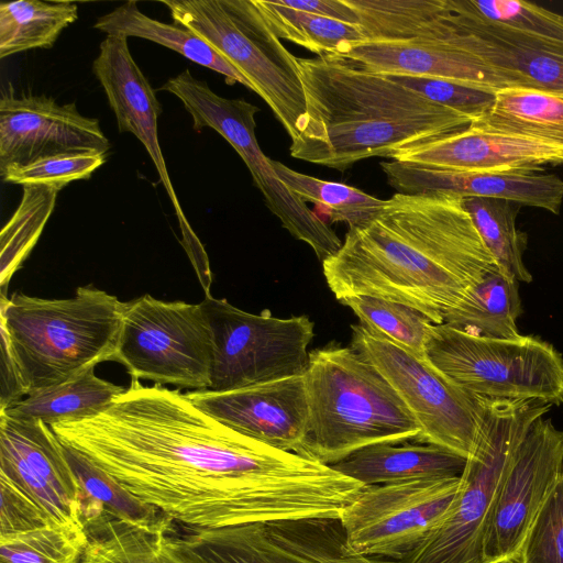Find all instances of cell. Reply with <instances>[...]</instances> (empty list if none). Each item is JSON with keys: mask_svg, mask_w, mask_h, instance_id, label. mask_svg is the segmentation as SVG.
Masks as SVG:
<instances>
[{"mask_svg": "<svg viewBox=\"0 0 563 563\" xmlns=\"http://www.w3.org/2000/svg\"><path fill=\"white\" fill-rule=\"evenodd\" d=\"M51 428L64 445L189 529L339 519L365 487L229 428L178 390L135 378L102 413Z\"/></svg>", "mask_w": 563, "mask_h": 563, "instance_id": "obj_1", "label": "cell"}, {"mask_svg": "<svg viewBox=\"0 0 563 563\" xmlns=\"http://www.w3.org/2000/svg\"><path fill=\"white\" fill-rule=\"evenodd\" d=\"M496 262L467 212L449 192L395 194L368 224L349 229L322 263L340 301L371 296L441 324Z\"/></svg>", "mask_w": 563, "mask_h": 563, "instance_id": "obj_2", "label": "cell"}, {"mask_svg": "<svg viewBox=\"0 0 563 563\" xmlns=\"http://www.w3.org/2000/svg\"><path fill=\"white\" fill-rule=\"evenodd\" d=\"M306 99L294 158L344 172L467 128V115L329 56L297 58Z\"/></svg>", "mask_w": 563, "mask_h": 563, "instance_id": "obj_3", "label": "cell"}, {"mask_svg": "<svg viewBox=\"0 0 563 563\" xmlns=\"http://www.w3.org/2000/svg\"><path fill=\"white\" fill-rule=\"evenodd\" d=\"M303 456L333 465L379 443L419 439L421 429L388 382L351 346L309 353Z\"/></svg>", "mask_w": 563, "mask_h": 563, "instance_id": "obj_4", "label": "cell"}, {"mask_svg": "<svg viewBox=\"0 0 563 563\" xmlns=\"http://www.w3.org/2000/svg\"><path fill=\"white\" fill-rule=\"evenodd\" d=\"M124 302L92 286L67 299L1 292V336L11 349L26 396L112 361Z\"/></svg>", "mask_w": 563, "mask_h": 563, "instance_id": "obj_5", "label": "cell"}, {"mask_svg": "<svg viewBox=\"0 0 563 563\" xmlns=\"http://www.w3.org/2000/svg\"><path fill=\"white\" fill-rule=\"evenodd\" d=\"M551 407L534 399L483 397L457 497L442 523L400 563H485L484 536L497 494L531 426Z\"/></svg>", "mask_w": 563, "mask_h": 563, "instance_id": "obj_6", "label": "cell"}, {"mask_svg": "<svg viewBox=\"0 0 563 563\" xmlns=\"http://www.w3.org/2000/svg\"><path fill=\"white\" fill-rule=\"evenodd\" d=\"M174 23L206 41L233 65L272 109L290 140L306 113L303 87L291 54L255 0H167Z\"/></svg>", "mask_w": 563, "mask_h": 563, "instance_id": "obj_7", "label": "cell"}, {"mask_svg": "<svg viewBox=\"0 0 563 563\" xmlns=\"http://www.w3.org/2000/svg\"><path fill=\"white\" fill-rule=\"evenodd\" d=\"M426 357L475 395L563 404V356L540 338H485L445 323L433 324Z\"/></svg>", "mask_w": 563, "mask_h": 563, "instance_id": "obj_8", "label": "cell"}, {"mask_svg": "<svg viewBox=\"0 0 563 563\" xmlns=\"http://www.w3.org/2000/svg\"><path fill=\"white\" fill-rule=\"evenodd\" d=\"M212 341L200 303L143 295L124 302L112 361L135 379L194 390L210 388Z\"/></svg>", "mask_w": 563, "mask_h": 563, "instance_id": "obj_9", "label": "cell"}, {"mask_svg": "<svg viewBox=\"0 0 563 563\" xmlns=\"http://www.w3.org/2000/svg\"><path fill=\"white\" fill-rule=\"evenodd\" d=\"M162 90L177 97L199 132L210 128L235 150L262 192L268 210L296 240L308 244L322 263L342 246L335 232L278 178L273 159L261 150L255 136V114L260 108L244 99L217 95L206 81L188 69L169 78Z\"/></svg>", "mask_w": 563, "mask_h": 563, "instance_id": "obj_10", "label": "cell"}, {"mask_svg": "<svg viewBox=\"0 0 563 563\" xmlns=\"http://www.w3.org/2000/svg\"><path fill=\"white\" fill-rule=\"evenodd\" d=\"M212 341L211 390H231L299 376L309 363L314 323L307 316L246 312L210 294L200 302Z\"/></svg>", "mask_w": 563, "mask_h": 563, "instance_id": "obj_11", "label": "cell"}, {"mask_svg": "<svg viewBox=\"0 0 563 563\" xmlns=\"http://www.w3.org/2000/svg\"><path fill=\"white\" fill-rule=\"evenodd\" d=\"M351 347L388 382L421 429L418 440L465 459L473 450L483 396L465 390L432 365L362 325H352Z\"/></svg>", "mask_w": 563, "mask_h": 563, "instance_id": "obj_12", "label": "cell"}, {"mask_svg": "<svg viewBox=\"0 0 563 563\" xmlns=\"http://www.w3.org/2000/svg\"><path fill=\"white\" fill-rule=\"evenodd\" d=\"M460 482V476L426 477L365 486L339 518L347 547L372 558L404 560L445 519Z\"/></svg>", "mask_w": 563, "mask_h": 563, "instance_id": "obj_13", "label": "cell"}, {"mask_svg": "<svg viewBox=\"0 0 563 563\" xmlns=\"http://www.w3.org/2000/svg\"><path fill=\"white\" fill-rule=\"evenodd\" d=\"M563 471V430L544 416L519 446L486 527L485 563H510Z\"/></svg>", "mask_w": 563, "mask_h": 563, "instance_id": "obj_14", "label": "cell"}, {"mask_svg": "<svg viewBox=\"0 0 563 563\" xmlns=\"http://www.w3.org/2000/svg\"><path fill=\"white\" fill-rule=\"evenodd\" d=\"M0 474L59 525L86 529L82 487L51 426L0 413Z\"/></svg>", "mask_w": 563, "mask_h": 563, "instance_id": "obj_15", "label": "cell"}, {"mask_svg": "<svg viewBox=\"0 0 563 563\" xmlns=\"http://www.w3.org/2000/svg\"><path fill=\"white\" fill-rule=\"evenodd\" d=\"M109 148L98 119L82 115L75 103L59 104L45 96L0 99V173L55 155L107 154Z\"/></svg>", "mask_w": 563, "mask_h": 563, "instance_id": "obj_16", "label": "cell"}, {"mask_svg": "<svg viewBox=\"0 0 563 563\" xmlns=\"http://www.w3.org/2000/svg\"><path fill=\"white\" fill-rule=\"evenodd\" d=\"M185 396L246 437L283 451L303 453L309 417L303 375L231 390H192Z\"/></svg>", "mask_w": 563, "mask_h": 563, "instance_id": "obj_17", "label": "cell"}, {"mask_svg": "<svg viewBox=\"0 0 563 563\" xmlns=\"http://www.w3.org/2000/svg\"><path fill=\"white\" fill-rule=\"evenodd\" d=\"M325 56L374 74L440 78L494 92L517 87L465 47L453 25L445 34L410 41L345 43Z\"/></svg>", "mask_w": 563, "mask_h": 563, "instance_id": "obj_18", "label": "cell"}, {"mask_svg": "<svg viewBox=\"0 0 563 563\" xmlns=\"http://www.w3.org/2000/svg\"><path fill=\"white\" fill-rule=\"evenodd\" d=\"M92 71L114 112L119 132H130L144 145L176 210L184 241L196 239L172 185L158 141L162 106L148 80L133 59L128 38L107 35L93 60Z\"/></svg>", "mask_w": 563, "mask_h": 563, "instance_id": "obj_19", "label": "cell"}, {"mask_svg": "<svg viewBox=\"0 0 563 563\" xmlns=\"http://www.w3.org/2000/svg\"><path fill=\"white\" fill-rule=\"evenodd\" d=\"M391 159L466 172L543 170L563 164V146L476 123L405 148Z\"/></svg>", "mask_w": 563, "mask_h": 563, "instance_id": "obj_20", "label": "cell"}, {"mask_svg": "<svg viewBox=\"0 0 563 563\" xmlns=\"http://www.w3.org/2000/svg\"><path fill=\"white\" fill-rule=\"evenodd\" d=\"M380 167L397 194L449 192L465 197L496 198L559 214L563 180L541 170L466 172L391 159Z\"/></svg>", "mask_w": 563, "mask_h": 563, "instance_id": "obj_21", "label": "cell"}, {"mask_svg": "<svg viewBox=\"0 0 563 563\" xmlns=\"http://www.w3.org/2000/svg\"><path fill=\"white\" fill-rule=\"evenodd\" d=\"M462 43L517 87L563 92V42L450 11Z\"/></svg>", "mask_w": 563, "mask_h": 563, "instance_id": "obj_22", "label": "cell"}, {"mask_svg": "<svg viewBox=\"0 0 563 563\" xmlns=\"http://www.w3.org/2000/svg\"><path fill=\"white\" fill-rule=\"evenodd\" d=\"M379 443L331 465L364 486L426 477H459L466 459L435 444Z\"/></svg>", "mask_w": 563, "mask_h": 563, "instance_id": "obj_23", "label": "cell"}, {"mask_svg": "<svg viewBox=\"0 0 563 563\" xmlns=\"http://www.w3.org/2000/svg\"><path fill=\"white\" fill-rule=\"evenodd\" d=\"M80 563H210L179 537L117 519L88 527Z\"/></svg>", "mask_w": 563, "mask_h": 563, "instance_id": "obj_24", "label": "cell"}, {"mask_svg": "<svg viewBox=\"0 0 563 563\" xmlns=\"http://www.w3.org/2000/svg\"><path fill=\"white\" fill-rule=\"evenodd\" d=\"M125 388L98 377L89 367L70 379L25 396L0 411L20 420H41L48 426L81 421L106 411Z\"/></svg>", "mask_w": 563, "mask_h": 563, "instance_id": "obj_25", "label": "cell"}, {"mask_svg": "<svg viewBox=\"0 0 563 563\" xmlns=\"http://www.w3.org/2000/svg\"><path fill=\"white\" fill-rule=\"evenodd\" d=\"M95 29L107 35L141 37L163 45L187 59L224 76L227 84H241L253 90L249 80L209 43L187 27L147 16L135 1H128L100 16Z\"/></svg>", "mask_w": 563, "mask_h": 563, "instance_id": "obj_26", "label": "cell"}, {"mask_svg": "<svg viewBox=\"0 0 563 563\" xmlns=\"http://www.w3.org/2000/svg\"><path fill=\"white\" fill-rule=\"evenodd\" d=\"M521 312L519 282L496 266L445 314L443 323L479 336L509 339L520 334L516 321Z\"/></svg>", "mask_w": 563, "mask_h": 563, "instance_id": "obj_27", "label": "cell"}, {"mask_svg": "<svg viewBox=\"0 0 563 563\" xmlns=\"http://www.w3.org/2000/svg\"><path fill=\"white\" fill-rule=\"evenodd\" d=\"M64 446L84 490L86 529L102 519H117L145 529L169 532L173 520L167 515L130 493L78 451Z\"/></svg>", "mask_w": 563, "mask_h": 563, "instance_id": "obj_28", "label": "cell"}, {"mask_svg": "<svg viewBox=\"0 0 563 563\" xmlns=\"http://www.w3.org/2000/svg\"><path fill=\"white\" fill-rule=\"evenodd\" d=\"M364 41L401 42L448 33L446 0H345Z\"/></svg>", "mask_w": 563, "mask_h": 563, "instance_id": "obj_29", "label": "cell"}, {"mask_svg": "<svg viewBox=\"0 0 563 563\" xmlns=\"http://www.w3.org/2000/svg\"><path fill=\"white\" fill-rule=\"evenodd\" d=\"M473 123L563 146V92L529 87L499 89L489 110Z\"/></svg>", "mask_w": 563, "mask_h": 563, "instance_id": "obj_30", "label": "cell"}, {"mask_svg": "<svg viewBox=\"0 0 563 563\" xmlns=\"http://www.w3.org/2000/svg\"><path fill=\"white\" fill-rule=\"evenodd\" d=\"M179 538L210 563H320L278 542L262 522L189 529Z\"/></svg>", "mask_w": 563, "mask_h": 563, "instance_id": "obj_31", "label": "cell"}, {"mask_svg": "<svg viewBox=\"0 0 563 563\" xmlns=\"http://www.w3.org/2000/svg\"><path fill=\"white\" fill-rule=\"evenodd\" d=\"M78 19L70 1L18 0L0 4V57L33 48H51Z\"/></svg>", "mask_w": 563, "mask_h": 563, "instance_id": "obj_32", "label": "cell"}, {"mask_svg": "<svg viewBox=\"0 0 563 563\" xmlns=\"http://www.w3.org/2000/svg\"><path fill=\"white\" fill-rule=\"evenodd\" d=\"M463 200L498 268L518 282L530 283L532 275L522 258L528 235L516 227L522 206L496 198L465 197Z\"/></svg>", "mask_w": 563, "mask_h": 563, "instance_id": "obj_33", "label": "cell"}, {"mask_svg": "<svg viewBox=\"0 0 563 563\" xmlns=\"http://www.w3.org/2000/svg\"><path fill=\"white\" fill-rule=\"evenodd\" d=\"M272 163L278 178L291 192L305 202L322 206L332 222H344L349 229L365 227L386 205V200L358 188L299 173L278 161Z\"/></svg>", "mask_w": 563, "mask_h": 563, "instance_id": "obj_34", "label": "cell"}, {"mask_svg": "<svg viewBox=\"0 0 563 563\" xmlns=\"http://www.w3.org/2000/svg\"><path fill=\"white\" fill-rule=\"evenodd\" d=\"M265 21L279 40H287L320 56L345 43L364 41L358 25L283 5L279 0H255Z\"/></svg>", "mask_w": 563, "mask_h": 563, "instance_id": "obj_35", "label": "cell"}, {"mask_svg": "<svg viewBox=\"0 0 563 563\" xmlns=\"http://www.w3.org/2000/svg\"><path fill=\"white\" fill-rule=\"evenodd\" d=\"M58 191L42 185L23 186L21 201L0 233L2 291L36 244L54 211Z\"/></svg>", "mask_w": 563, "mask_h": 563, "instance_id": "obj_36", "label": "cell"}, {"mask_svg": "<svg viewBox=\"0 0 563 563\" xmlns=\"http://www.w3.org/2000/svg\"><path fill=\"white\" fill-rule=\"evenodd\" d=\"M340 302L355 313L360 324L415 355L427 358L426 341L433 323L420 312L407 306L371 296L346 297Z\"/></svg>", "mask_w": 563, "mask_h": 563, "instance_id": "obj_37", "label": "cell"}, {"mask_svg": "<svg viewBox=\"0 0 563 563\" xmlns=\"http://www.w3.org/2000/svg\"><path fill=\"white\" fill-rule=\"evenodd\" d=\"M266 525L278 542L320 563H382L347 547L339 519L310 518Z\"/></svg>", "mask_w": 563, "mask_h": 563, "instance_id": "obj_38", "label": "cell"}, {"mask_svg": "<svg viewBox=\"0 0 563 563\" xmlns=\"http://www.w3.org/2000/svg\"><path fill=\"white\" fill-rule=\"evenodd\" d=\"M86 529L55 525L0 537V563H80Z\"/></svg>", "mask_w": 563, "mask_h": 563, "instance_id": "obj_39", "label": "cell"}, {"mask_svg": "<svg viewBox=\"0 0 563 563\" xmlns=\"http://www.w3.org/2000/svg\"><path fill=\"white\" fill-rule=\"evenodd\" d=\"M451 12L563 42V15L517 0H446Z\"/></svg>", "mask_w": 563, "mask_h": 563, "instance_id": "obj_40", "label": "cell"}, {"mask_svg": "<svg viewBox=\"0 0 563 563\" xmlns=\"http://www.w3.org/2000/svg\"><path fill=\"white\" fill-rule=\"evenodd\" d=\"M510 563H563V471Z\"/></svg>", "mask_w": 563, "mask_h": 563, "instance_id": "obj_41", "label": "cell"}, {"mask_svg": "<svg viewBox=\"0 0 563 563\" xmlns=\"http://www.w3.org/2000/svg\"><path fill=\"white\" fill-rule=\"evenodd\" d=\"M101 152H80L42 158L0 173L3 181L27 186L42 185L60 190L74 180L88 179L106 162Z\"/></svg>", "mask_w": 563, "mask_h": 563, "instance_id": "obj_42", "label": "cell"}, {"mask_svg": "<svg viewBox=\"0 0 563 563\" xmlns=\"http://www.w3.org/2000/svg\"><path fill=\"white\" fill-rule=\"evenodd\" d=\"M384 76L420 92L434 102L467 115L472 121L482 118L489 110L495 98L494 91L453 80L409 75L386 74Z\"/></svg>", "mask_w": 563, "mask_h": 563, "instance_id": "obj_43", "label": "cell"}, {"mask_svg": "<svg viewBox=\"0 0 563 563\" xmlns=\"http://www.w3.org/2000/svg\"><path fill=\"white\" fill-rule=\"evenodd\" d=\"M0 496V537L59 525L31 496L1 474Z\"/></svg>", "mask_w": 563, "mask_h": 563, "instance_id": "obj_44", "label": "cell"}, {"mask_svg": "<svg viewBox=\"0 0 563 563\" xmlns=\"http://www.w3.org/2000/svg\"><path fill=\"white\" fill-rule=\"evenodd\" d=\"M290 9L331 18L345 23L358 24L355 11L345 0H279Z\"/></svg>", "mask_w": 563, "mask_h": 563, "instance_id": "obj_45", "label": "cell"}, {"mask_svg": "<svg viewBox=\"0 0 563 563\" xmlns=\"http://www.w3.org/2000/svg\"><path fill=\"white\" fill-rule=\"evenodd\" d=\"M563 405V404H562Z\"/></svg>", "mask_w": 563, "mask_h": 563, "instance_id": "obj_46", "label": "cell"}]
</instances>
